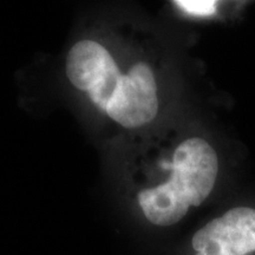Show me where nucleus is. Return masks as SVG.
<instances>
[{"mask_svg": "<svg viewBox=\"0 0 255 255\" xmlns=\"http://www.w3.org/2000/svg\"><path fill=\"white\" fill-rule=\"evenodd\" d=\"M219 170L218 156L205 139L193 137L175 150L169 181L139 191L143 214L157 226H171L187 214L191 206H200L214 188Z\"/></svg>", "mask_w": 255, "mask_h": 255, "instance_id": "f257e3e1", "label": "nucleus"}, {"mask_svg": "<svg viewBox=\"0 0 255 255\" xmlns=\"http://www.w3.org/2000/svg\"><path fill=\"white\" fill-rule=\"evenodd\" d=\"M66 76L78 90L107 111L123 75L110 52L95 40H82L72 46L66 57Z\"/></svg>", "mask_w": 255, "mask_h": 255, "instance_id": "f03ea898", "label": "nucleus"}, {"mask_svg": "<svg viewBox=\"0 0 255 255\" xmlns=\"http://www.w3.org/2000/svg\"><path fill=\"white\" fill-rule=\"evenodd\" d=\"M158 111L157 87L150 66L137 63L123 75L108 104V116L124 128H138L151 122Z\"/></svg>", "mask_w": 255, "mask_h": 255, "instance_id": "7ed1b4c3", "label": "nucleus"}, {"mask_svg": "<svg viewBox=\"0 0 255 255\" xmlns=\"http://www.w3.org/2000/svg\"><path fill=\"white\" fill-rule=\"evenodd\" d=\"M195 255H247L255 251V209L238 207L193 237Z\"/></svg>", "mask_w": 255, "mask_h": 255, "instance_id": "20e7f679", "label": "nucleus"}, {"mask_svg": "<svg viewBox=\"0 0 255 255\" xmlns=\"http://www.w3.org/2000/svg\"><path fill=\"white\" fill-rule=\"evenodd\" d=\"M175 4L188 14L206 17L215 13L218 2L213 0H177Z\"/></svg>", "mask_w": 255, "mask_h": 255, "instance_id": "39448f33", "label": "nucleus"}]
</instances>
